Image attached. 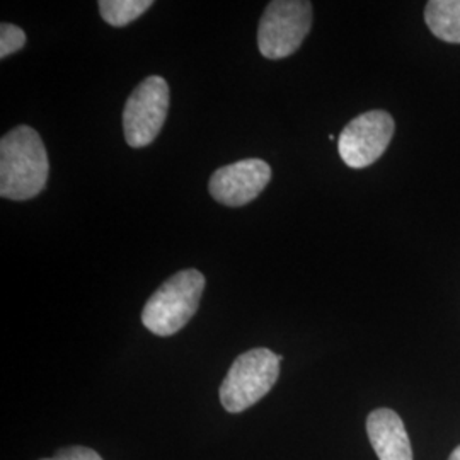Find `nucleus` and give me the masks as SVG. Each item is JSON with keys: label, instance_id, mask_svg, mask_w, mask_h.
<instances>
[{"label": "nucleus", "instance_id": "f257e3e1", "mask_svg": "<svg viewBox=\"0 0 460 460\" xmlns=\"http://www.w3.org/2000/svg\"><path fill=\"white\" fill-rule=\"evenodd\" d=\"M49 154L40 133L16 127L0 140V197L26 201L38 197L49 181Z\"/></svg>", "mask_w": 460, "mask_h": 460}, {"label": "nucleus", "instance_id": "f03ea898", "mask_svg": "<svg viewBox=\"0 0 460 460\" xmlns=\"http://www.w3.org/2000/svg\"><path fill=\"white\" fill-rule=\"evenodd\" d=\"M205 277L195 268L182 270L164 283L148 298L144 311V326L157 336H172L181 331L197 314Z\"/></svg>", "mask_w": 460, "mask_h": 460}, {"label": "nucleus", "instance_id": "7ed1b4c3", "mask_svg": "<svg viewBox=\"0 0 460 460\" xmlns=\"http://www.w3.org/2000/svg\"><path fill=\"white\" fill-rule=\"evenodd\" d=\"M281 357L268 348H254L235 358L220 385L226 411L243 412L268 394L279 377Z\"/></svg>", "mask_w": 460, "mask_h": 460}, {"label": "nucleus", "instance_id": "20e7f679", "mask_svg": "<svg viewBox=\"0 0 460 460\" xmlns=\"http://www.w3.org/2000/svg\"><path fill=\"white\" fill-rule=\"evenodd\" d=\"M313 26V4L305 0H273L258 28V49L268 60L294 55Z\"/></svg>", "mask_w": 460, "mask_h": 460}, {"label": "nucleus", "instance_id": "39448f33", "mask_svg": "<svg viewBox=\"0 0 460 460\" xmlns=\"http://www.w3.org/2000/svg\"><path fill=\"white\" fill-rule=\"evenodd\" d=\"M169 101V85L161 75H150L135 87L123 111V132L130 147H147L157 138L164 127Z\"/></svg>", "mask_w": 460, "mask_h": 460}, {"label": "nucleus", "instance_id": "423d86ee", "mask_svg": "<svg viewBox=\"0 0 460 460\" xmlns=\"http://www.w3.org/2000/svg\"><path fill=\"white\" fill-rule=\"evenodd\" d=\"M394 119L387 111L357 116L338 137V152L348 167L363 169L377 163L394 135Z\"/></svg>", "mask_w": 460, "mask_h": 460}, {"label": "nucleus", "instance_id": "0eeeda50", "mask_svg": "<svg viewBox=\"0 0 460 460\" xmlns=\"http://www.w3.org/2000/svg\"><path fill=\"white\" fill-rule=\"evenodd\" d=\"M271 180V167L263 159H244L217 169L208 184L215 201L226 207H244L263 193Z\"/></svg>", "mask_w": 460, "mask_h": 460}, {"label": "nucleus", "instance_id": "6e6552de", "mask_svg": "<svg viewBox=\"0 0 460 460\" xmlns=\"http://www.w3.org/2000/svg\"><path fill=\"white\" fill-rule=\"evenodd\" d=\"M367 433L380 460H412L408 431L397 412L376 410L367 418Z\"/></svg>", "mask_w": 460, "mask_h": 460}, {"label": "nucleus", "instance_id": "1a4fd4ad", "mask_svg": "<svg viewBox=\"0 0 460 460\" xmlns=\"http://www.w3.org/2000/svg\"><path fill=\"white\" fill-rule=\"evenodd\" d=\"M429 31L447 43H460V0H431L425 7Z\"/></svg>", "mask_w": 460, "mask_h": 460}, {"label": "nucleus", "instance_id": "9d476101", "mask_svg": "<svg viewBox=\"0 0 460 460\" xmlns=\"http://www.w3.org/2000/svg\"><path fill=\"white\" fill-rule=\"evenodd\" d=\"M154 5L152 0H101L99 14L115 28L128 26Z\"/></svg>", "mask_w": 460, "mask_h": 460}, {"label": "nucleus", "instance_id": "9b49d317", "mask_svg": "<svg viewBox=\"0 0 460 460\" xmlns=\"http://www.w3.org/2000/svg\"><path fill=\"white\" fill-rule=\"evenodd\" d=\"M26 34L24 31L11 22L0 24V58H7L9 55L16 53L24 47Z\"/></svg>", "mask_w": 460, "mask_h": 460}, {"label": "nucleus", "instance_id": "f8f14e48", "mask_svg": "<svg viewBox=\"0 0 460 460\" xmlns=\"http://www.w3.org/2000/svg\"><path fill=\"white\" fill-rule=\"evenodd\" d=\"M43 460H102L98 452L87 447H68L64 450H58L53 457Z\"/></svg>", "mask_w": 460, "mask_h": 460}, {"label": "nucleus", "instance_id": "ddd939ff", "mask_svg": "<svg viewBox=\"0 0 460 460\" xmlns=\"http://www.w3.org/2000/svg\"><path fill=\"white\" fill-rule=\"evenodd\" d=\"M448 460H460V445L452 452V456H450V459Z\"/></svg>", "mask_w": 460, "mask_h": 460}]
</instances>
